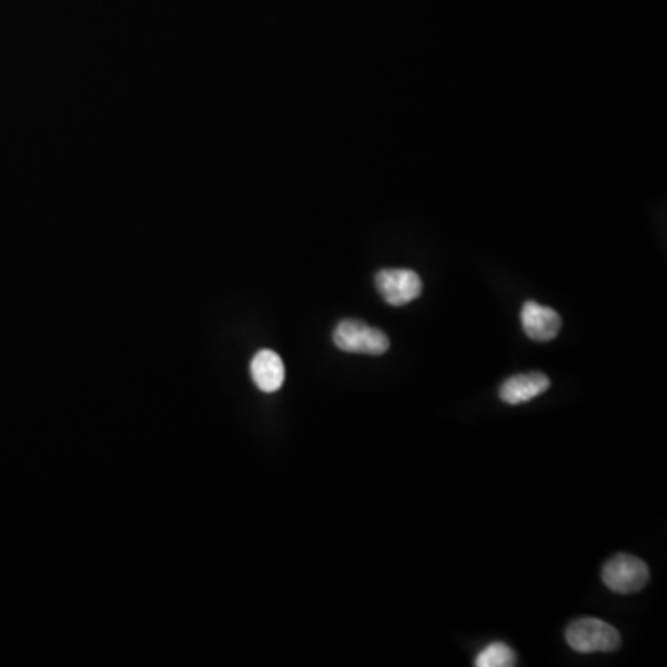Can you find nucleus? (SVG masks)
Wrapping results in <instances>:
<instances>
[{"label":"nucleus","mask_w":667,"mask_h":667,"mask_svg":"<svg viewBox=\"0 0 667 667\" xmlns=\"http://www.w3.org/2000/svg\"><path fill=\"white\" fill-rule=\"evenodd\" d=\"M569 647L577 653H614L621 645V636L610 623L600 621L595 617H584L573 621L566 630Z\"/></svg>","instance_id":"1"},{"label":"nucleus","mask_w":667,"mask_h":667,"mask_svg":"<svg viewBox=\"0 0 667 667\" xmlns=\"http://www.w3.org/2000/svg\"><path fill=\"white\" fill-rule=\"evenodd\" d=\"M332 340L336 347L345 353L378 356L390 348V340L384 332L358 320H343L342 323H337Z\"/></svg>","instance_id":"2"},{"label":"nucleus","mask_w":667,"mask_h":667,"mask_svg":"<svg viewBox=\"0 0 667 667\" xmlns=\"http://www.w3.org/2000/svg\"><path fill=\"white\" fill-rule=\"evenodd\" d=\"M603 583L616 594H636L649 583V567L638 556L617 555L603 567Z\"/></svg>","instance_id":"3"},{"label":"nucleus","mask_w":667,"mask_h":667,"mask_svg":"<svg viewBox=\"0 0 667 667\" xmlns=\"http://www.w3.org/2000/svg\"><path fill=\"white\" fill-rule=\"evenodd\" d=\"M376 290L392 306H404L420 297L423 282L412 270H382L375 276Z\"/></svg>","instance_id":"4"},{"label":"nucleus","mask_w":667,"mask_h":667,"mask_svg":"<svg viewBox=\"0 0 667 667\" xmlns=\"http://www.w3.org/2000/svg\"><path fill=\"white\" fill-rule=\"evenodd\" d=\"M522 323L523 331L534 342H550L558 336L562 329L558 312L534 301L523 304Z\"/></svg>","instance_id":"5"},{"label":"nucleus","mask_w":667,"mask_h":667,"mask_svg":"<svg viewBox=\"0 0 667 667\" xmlns=\"http://www.w3.org/2000/svg\"><path fill=\"white\" fill-rule=\"evenodd\" d=\"M550 387L549 376L544 373H525V375L511 376L499 387V397L503 403L525 404L533 398L539 397L542 393Z\"/></svg>","instance_id":"6"},{"label":"nucleus","mask_w":667,"mask_h":667,"mask_svg":"<svg viewBox=\"0 0 667 667\" xmlns=\"http://www.w3.org/2000/svg\"><path fill=\"white\" fill-rule=\"evenodd\" d=\"M251 375L256 386L264 393H275L281 390L286 378V370L279 354L270 348L260 351L251 362Z\"/></svg>","instance_id":"7"},{"label":"nucleus","mask_w":667,"mask_h":667,"mask_svg":"<svg viewBox=\"0 0 667 667\" xmlns=\"http://www.w3.org/2000/svg\"><path fill=\"white\" fill-rule=\"evenodd\" d=\"M516 664V653L512 650L511 645L501 644V641L489 644L475 660L477 667H512Z\"/></svg>","instance_id":"8"}]
</instances>
